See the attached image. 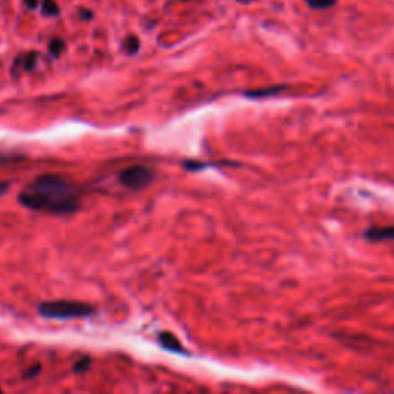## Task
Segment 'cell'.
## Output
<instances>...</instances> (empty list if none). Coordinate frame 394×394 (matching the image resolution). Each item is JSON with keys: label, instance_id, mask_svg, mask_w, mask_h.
<instances>
[{"label": "cell", "instance_id": "obj_1", "mask_svg": "<svg viewBox=\"0 0 394 394\" xmlns=\"http://www.w3.org/2000/svg\"><path fill=\"white\" fill-rule=\"evenodd\" d=\"M19 202L33 211L54 216L76 213L80 207L76 185L57 174H42L35 177L19 194Z\"/></svg>", "mask_w": 394, "mask_h": 394}, {"label": "cell", "instance_id": "obj_2", "mask_svg": "<svg viewBox=\"0 0 394 394\" xmlns=\"http://www.w3.org/2000/svg\"><path fill=\"white\" fill-rule=\"evenodd\" d=\"M94 307L77 300H49L39 305V312L47 319H80L94 314Z\"/></svg>", "mask_w": 394, "mask_h": 394}, {"label": "cell", "instance_id": "obj_3", "mask_svg": "<svg viewBox=\"0 0 394 394\" xmlns=\"http://www.w3.org/2000/svg\"><path fill=\"white\" fill-rule=\"evenodd\" d=\"M154 179V171L143 165H132L125 168L119 174V182L128 190H142L148 186Z\"/></svg>", "mask_w": 394, "mask_h": 394}, {"label": "cell", "instance_id": "obj_4", "mask_svg": "<svg viewBox=\"0 0 394 394\" xmlns=\"http://www.w3.org/2000/svg\"><path fill=\"white\" fill-rule=\"evenodd\" d=\"M159 342L162 345L165 350L173 351V353H181L185 354V348L182 346L181 340H179L174 334L168 333V331H164V333L159 334Z\"/></svg>", "mask_w": 394, "mask_h": 394}, {"label": "cell", "instance_id": "obj_5", "mask_svg": "<svg viewBox=\"0 0 394 394\" xmlns=\"http://www.w3.org/2000/svg\"><path fill=\"white\" fill-rule=\"evenodd\" d=\"M394 236L393 227H376L365 231V237L373 242H382V240H391Z\"/></svg>", "mask_w": 394, "mask_h": 394}, {"label": "cell", "instance_id": "obj_6", "mask_svg": "<svg viewBox=\"0 0 394 394\" xmlns=\"http://www.w3.org/2000/svg\"><path fill=\"white\" fill-rule=\"evenodd\" d=\"M35 62H37V52H26L16 60V64H20L25 71H30L35 66Z\"/></svg>", "mask_w": 394, "mask_h": 394}, {"label": "cell", "instance_id": "obj_7", "mask_svg": "<svg viewBox=\"0 0 394 394\" xmlns=\"http://www.w3.org/2000/svg\"><path fill=\"white\" fill-rule=\"evenodd\" d=\"M42 13L45 16H49V17L59 16L60 8L56 3V0H42Z\"/></svg>", "mask_w": 394, "mask_h": 394}, {"label": "cell", "instance_id": "obj_8", "mask_svg": "<svg viewBox=\"0 0 394 394\" xmlns=\"http://www.w3.org/2000/svg\"><path fill=\"white\" fill-rule=\"evenodd\" d=\"M282 89H285L283 85L274 86V88H266V89H257V91H249L246 93L248 97H265V96H274L277 93H280Z\"/></svg>", "mask_w": 394, "mask_h": 394}, {"label": "cell", "instance_id": "obj_9", "mask_svg": "<svg viewBox=\"0 0 394 394\" xmlns=\"http://www.w3.org/2000/svg\"><path fill=\"white\" fill-rule=\"evenodd\" d=\"M139 47H140V42H139V39L136 37V35H130V37H127V40H125V43H123V48H125V51L128 52V54H136V52L139 51Z\"/></svg>", "mask_w": 394, "mask_h": 394}, {"label": "cell", "instance_id": "obj_10", "mask_svg": "<svg viewBox=\"0 0 394 394\" xmlns=\"http://www.w3.org/2000/svg\"><path fill=\"white\" fill-rule=\"evenodd\" d=\"M305 2L314 10H327V8L333 6L337 0H305Z\"/></svg>", "mask_w": 394, "mask_h": 394}, {"label": "cell", "instance_id": "obj_11", "mask_svg": "<svg viewBox=\"0 0 394 394\" xmlns=\"http://www.w3.org/2000/svg\"><path fill=\"white\" fill-rule=\"evenodd\" d=\"M65 49V42L62 39H52L49 43V52L54 57H59L62 54V51Z\"/></svg>", "mask_w": 394, "mask_h": 394}, {"label": "cell", "instance_id": "obj_12", "mask_svg": "<svg viewBox=\"0 0 394 394\" xmlns=\"http://www.w3.org/2000/svg\"><path fill=\"white\" fill-rule=\"evenodd\" d=\"M89 365H91V361H89V357H83V359H80L76 365H74V373H85Z\"/></svg>", "mask_w": 394, "mask_h": 394}, {"label": "cell", "instance_id": "obj_13", "mask_svg": "<svg viewBox=\"0 0 394 394\" xmlns=\"http://www.w3.org/2000/svg\"><path fill=\"white\" fill-rule=\"evenodd\" d=\"M40 368H42V365H40V363H35L34 366H31V368L26 370V373L23 374V378H26V379L35 378V376H37V374L40 373Z\"/></svg>", "mask_w": 394, "mask_h": 394}, {"label": "cell", "instance_id": "obj_14", "mask_svg": "<svg viewBox=\"0 0 394 394\" xmlns=\"http://www.w3.org/2000/svg\"><path fill=\"white\" fill-rule=\"evenodd\" d=\"M25 5L30 8V10H35L39 5V0H25Z\"/></svg>", "mask_w": 394, "mask_h": 394}, {"label": "cell", "instance_id": "obj_15", "mask_svg": "<svg viewBox=\"0 0 394 394\" xmlns=\"http://www.w3.org/2000/svg\"><path fill=\"white\" fill-rule=\"evenodd\" d=\"M80 16H82L83 19H91V17H93V13H91V11H86V10H80Z\"/></svg>", "mask_w": 394, "mask_h": 394}, {"label": "cell", "instance_id": "obj_16", "mask_svg": "<svg viewBox=\"0 0 394 394\" xmlns=\"http://www.w3.org/2000/svg\"><path fill=\"white\" fill-rule=\"evenodd\" d=\"M8 190V183L6 182H0V196Z\"/></svg>", "mask_w": 394, "mask_h": 394}, {"label": "cell", "instance_id": "obj_17", "mask_svg": "<svg viewBox=\"0 0 394 394\" xmlns=\"http://www.w3.org/2000/svg\"><path fill=\"white\" fill-rule=\"evenodd\" d=\"M8 159H10V156H6V154H0V164H2V162H8Z\"/></svg>", "mask_w": 394, "mask_h": 394}]
</instances>
